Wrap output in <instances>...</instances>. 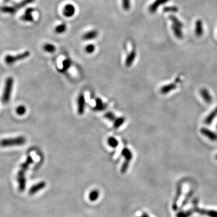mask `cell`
<instances>
[{"instance_id": "f1b7e54d", "label": "cell", "mask_w": 217, "mask_h": 217, "mask_svg": "<svg viewBox=\"0 0 217 217\" xmlns=\"http://www.w3.org/2000/svg\"><path fill=\"white\" fill-rule=\"evenodd\" d=\"M130 0H122V7L125 10H129L131 7Z\"/></svg>"}, {"instance_id": "ffe728a7", "label": "cell", "mask_w": 217, "mask_h": 217, "mask_svg": "<svg viewBox=\"0 0 217 217\" xmlns=\"http://www.w3.org/2000/svg\"><path fill=\"white\" fill-rule=\"evenodd\" d=\"M203 32V27H202V23L201 20H199L196 23L195 25V33L197 36H201L202 35V33Z\"/></svg>"}, {"instance_id": "836d02e7", "label": "cell", "mask_w": 217, "mask_h": 217, "mask_svg": "<svg viewBox=\"0 0 217 217\" xmlns=\"http://www.w3.org/2000/svg\"><path fill=\"white\" fill-rule=\"evenodd\" d=\"M105 117L107 119H108L109 120H110V121H115V115H113V113H112L110 112H107L106 114L105 115Z\"/></svg>"}, {"instance_id": "44dd1931", "label": "cell", "mask_w": 217, "mask_h": 217, "mask_svg": "<svg viewBox=\"0 0 217 217\" xmlns=\"http://www.w3.org/2000/svg\"><path fill=\"white\" fill-rule=\"evenodd\" d=\"M44 49L46 51V52L49 53H53L56 51V47L51 44H46L43 47Z\"/></svg>"}, {"instance_id": "484cf974", "label": "cell", "mask_w": 217, "mask_h": 217, "mask_svg": "<svg viewBox=\"0 0 217 217\" xmlns=\"http://www.w3.org/2000/svg\"><path fill=\"white\" fill-rule=\"evenodd\" d=\"M106 106L103 104L102 101L100 98L96 100V107L95 109L97 110H102L106 108Z\"/></svg>"}, {"instance_id": "d6986e66", "label": "cell", "mask_w": 217, "mask_h": 217, "mask_svg": "<svg viewBox=\"0 0 217 217\" xmlns=\"http://www.w3.org/2000/svg\"><path fill=\"white\" fill-rule=\"evenodd\" d=\"M122 156L124 157L126 159V160L130 162L132 159V153L130 150H129L127 148H124L122 151Z\"/></svg>"}, {"instance_id": "6da1fadb", "label": "cell", "mask_w": 217, "mask_h": 217, "mask_svg": "<svg viewBox=\"0 0 217 217\" xmlns=\"http://www.w3.org/2000/svg\"><path fill=\"white\" fill-rule=\"evenodd\" d=\"M26 143V138L23 136L3 139L0 141L1 147H12L22 146Z\"/></svg>"}, {"instance_id": "4fadbf2b", "label": "cell", "mask_w": 217, "mask_h": 217, "mask_svg": "<svg viewBox=\"0 0 217 217\" xmlns=\"http://www.w3.org/2000/svg\"><path fill=\"white\" fill-rule=\"evenodd\" d=\"M33 162V159H32V156H30V155H28V156L27 158V159H26V160H25V161L24 162H23L21 165H20V170L25 172V171L28 170V167H30V165L32 164Z\"/></svg>"}, {"instance_id": "603a6c76", "label": "cell", "mask_w": 217, "mask_h": 217, "mask_svg": "<svg viewBox=\"0 0 217 217\" xmlns=\"http://www.w3.org/2000/svg\"><path fill=\"white\" fill-rule=\"evenodd\" d=\"M125 121V118L124 117H121L118 118L117 119H115L114 121V123H113V127L115 129H118L120 126H122V124Z\"/></svg>"}, {"instance_id": "52a82bcc", "label": "cell", "mask_w": 217, "mask_h": 217, "mask_svg": "<svg viewBox=\"0 0 217 217\" xmlns=\"http://www.w3.org/2000/svg\"><path fill=\"white\" fill-rule=\"evenodd\" d=\"M200 93L201 97L204 100V101L206 103H208V104H211V103L212 102L213 98H212L211 94H210L209 91L207 89L202 88L200 89Z\"/></svg>"}, {"instance_id": "8d00e7d4", "label": "cell", "mask_w": 217, "mask_h": 217, "mask_svg": "<svg viewBox=\"0 0 217 217\" xmlns=\"http://www.w3.org/2000/svg\"><path fill=\"white\" fill-rule=\"evenodd\" d=\"M140 217H149V216H148V215L147 213H143V214L142 215V216H140Z\"/></svg>"}, {"instance_id": "277c9868", "label": "cell", "mask_w": 217, "mask_h": 217, "mask_svg": "<svg viewBox=\"0 0 217 217\" xmlns=\"http://www.w3.org/2000/svg\"><path fill=\"white\" fill-rule=\"evenodd\" d=\"M200 133L202 134L203 135L208 138L209 139H210L212 141H217V133L215 132L212 131L211 130L203 127L200 129Z\"/></svg>"}, {"instance_id": "cb8c5ba5", "label": "cell", "mask_w": 217, "mask_h": 217, "mask_svg": "<svg viewBox=\"0 0 217 217\" xmlns=\"http://www.w3.org/2000/svg\"><path fill=\"white\" fill-rule=\"evenodd\" d=\"M66 25L65 24H61L59 25H57L55 28V32L56 33L61 34L66 32Z\"/></svg>"}, {"instance_id": "9a60e30c", "label": "cell", "mask_w": 217, "mask_h": 217, "mask_svg": "<svg viewBox=\"0 0 217 217\" xmlns=\"http://www.w3.org/2000/svg\"><path fill=\"white\" fill-rule=\"evenodd\" d=\"M195 211L201 215H208L209 217H217V211L213 210H205L197 208Z\"/></svg>"}, {"instance_id": "ba28073f", "label": "cell", "mask_w": 217, "mask_h": 217, "mask_svg": "<svg viewBox=\"0 0 217 217\" xmlns=\"http://www.w3.org/2000/svg\"><path fill=\"white\" fill-rule=\"evenodd\" d=\"M76 12V8L75 7L71 4H66L63 10L64 15L66 17L70 18L73 16Z\"/></svg>"}, {"instance_id": "74e56055", "label": "cell", "mask_w": 217, "mask_h": 217, "mask_svg": "<svg viewBox=\"0 0 217 217\" xmlns=\"http://www.w3.org/2000/svg\"><path fill=\"white\" fill-rule=\"evenodd\" d=\"M215 159H216V160H217V154H216V156H215Z\"/></svg>"}, {"instance_id": "83f0119b", "label": "cell", "mask_w": 217, "mask_h": 217, "mask_svg": "<svg viewBox=\"0 0 217 217\" xmlns=\"http://www.w3.org/2000/svg\"><path fill=\"white\" fill-rule=\"evenodd\" d=\"M172 30L174 32V34L175 36L177 37H182V33L181 32V30H180V27L174 25L172 26Z\"/></svg>"}, {"instance_id": "5b68a950", "label": "cell", "mask_w": 217, "mask_h": 217, "mask_svg": "<svg viewBox=\"0 0 217 217\" xmlns=\"http://www.w3.org/2000/svg\"><path fill=\"white\" fill-rule=\"evenodd\" d=\"M17 178L19 184V189L20 191H24L26 187V179L25 177V172L19 170L18 173Z\"/></svg>"}, {"instance_id": "30bf717a", "label": "cell", "mask_w": 217, "mask_h": 217, "mask_svg": "<svg viewBox=\"0 0 217 217\" xmlns=\"http://www.w3.org/2000/svg\"><path fill=\"white\" fill-rule=\"evenodd\" d=\"M176 83H172L168 84L162 86L160 89V92L162 94H167L171 91L175 90L177 88Z\"/></svg>"}, {"instance_id": "d6a6232c", "label": "cell", "mask_w": 217, "mask_h": 217, "mask_svg": "<svg viewBox=\"0 0 217 217\" xmlns=\"http://www.w3.org/2000/svg\"><path fill=\"white\" fill-rule=\"evenodd\" d=\"M129 161L126 160L122 164L121 168V172L122 173H125L127 171L128 167H129Z\"/></svg>"}, {"instance_id": "5bb4252c", "label": "cell", "mask_w": 217, "mask_h": 217, "mask_svg": "<svg viewBox=\"0 0 217 217\" xmlns=\"http://www.w3.org/2000/svg\"><path fill=\"white\" fill-rule=\"evenodd\" d=\"M168 0H156V1L153 3L149 7V11L151 13H154L156 11L159 6L161 4L167 3Z\"/></svg>"}, {"instance_id": "7a4b0ae2", "label": "cell", "mask_w": 217, "mask_h": 217, "mask_svg": "<svg viewBox=\"0 0 217 217\" xmlns=\"http://www.w3.org/2000/svg\"><path fill=\"white\" fill-rule=\"evenodd\" d=\"M13 83L14 80L12 77H8L6 78L2 95V102L4 104H7L11 99Z\"/></svg>"}, {"instance_id": "7c38bea8", "label": "cell", "mask_w": 217, "mask_h": 217, "mask_svg": "<svg viewBox=\"0 0 217 217\" xmlns=\"http://www.w3.org/2000/svg\"><path fill=\"white\" fill-rule=\"evenodd\" d=\"M217 117V107H216L204 119V123L207 125H210Z\"/></svg>"}, {"instance_id": "d4e9b609", "label": "cell", "mask_w": 217, "mask_h": 217, "mask_svg": "<svg viewBox=\"0 0 217 217\" xmlns=\"http://www.w3.org/2000/svg\"><path fill=\"white\" fill-rule=\"evenodd\" d=\"M26 111H27L26 107H25V106H23V105L19 106L16 109V113L19 116L24 115L26 113Z\"/></svg>"}, {"instance_id": "8fae6325", "label": "cell", "mask_w": 217, "mask_h": 217, "mask_svg": "<svg viewBox=\"0 0 217 217\" xmlns=\"http://www.w3.org/2000/svg\"><path fill=\"white\" fill-rule=\"evenodd\" d=\"M35 11V9L33 8H27L24 15L21 17L22 20H24V21H28V22H33L34 20L33 16H32V13Z\"/></svg>"}, {"instance_id": "9c48e42d", "label": "cell", "mask_w": 217, "mask_h": 217, "mask_svg": "<svg viewBox=\"0 0 217 217\" xmlns=\"http://www.w3.org/2000/svg\"><path fill=\"white\" fill-rule=\"evenodd\" d=\"M46 187V183L45 182H40L37 184L32 186L29 191L30 195L35 194L38 191L42 190Z\"/></svg>"}, {"instance_id": "8992f818", "label": "cell", "mask_w": 217, "mask_h": 217, "mask_svg": "<svg viewBox=\"0 0 217 217\" xmlns=\"http://www.w3.org/2000/svg\"><path fill=\"white\" fill-rule=\"evenodd\" d=\"M77 104H78V113L79 115L83 114L85 112V98L83 94H80L78 95V100H77Z\"/></svg>"}, {"instance_id": "e575fe53", "label": "cell", "mask_w": 217, "mask_h": 217, "mask_svg": "<svg viewBox=\"0 0 217 217\" xmlns=\"http://www.w3.org/2000/svg\"><path fill=\"white\" fill-rule=\"evenodd\" d=\"M165 12H177V8L175 7H167L164 8Z\"/></svg>"}, {"instance_id": "7402d4cb", "label": "cell", "mask_w": 217, "mask_h": 217, "mask_svg": "<svg viewBox=\"0 0 217 217\" xmlns=\"http://www.w3.org/2000/svg\"><path fill=\"white\" fill-rule=\"evenodd\" d=\"M99 191L97 190H94L90 192L89 195V198L90 201H94L97 200L99 197Z\"/></svg>"}, {"instance_id": "ab89813d", "label": "cell", "mask_w": 217, "mask_h": 217, "mask_svg": "<svg viewBox=\"0 0 217 217\" xmlns=\"http://www.w3.org/2000/svg\"><path fill=\"white\" fill-rule=\"evenodd\" d=\"M216 128L217 129V123H216Z\"/></svg>"}, {"instance_id": "2e32d148", "label": "cell", "mask_w": 217, "mask_h": 217, "mask_svg": "<svg viewBox=\"0 0 217 217\" xmlns=\"http://www.w3.org/2000/svg\"><path fill=\"white\" fill-rule=\"evenodd\" d=\"M136 51L133 50L128 55V56L127 57V59L126 60L125 64H126V66L127 67H129L133 64L134 60H135V59L136 58Z\"/></svg>"}, {"instance_id": "4dcf8cb0", "label": "cell", "mask_w": 217, "mask_h": 217, "mask_svg": "<svg viewBox=\"0 0 217 217\" xmlns=\"http://www.w3.org/2000/svg\"><path fill=\"white\" fill-rule=\"evenodd\" d=\"M95 47L94 45L89 44L85 47V51L88 54H91L95 51Z\"/></svg>"}, {"instance_id": "e0dca14e", "label": "cell", "mask_w": 217, "mask_h": 217, "mask_svg": "<svg viewBox=\"0 0 217 217\" xmlns=\"http://www.w3.org/2000/svg\"><path fill=\"white\" fill-rule=\"evenodd\" d=\"M98 36V32L96 30H92L86 33L83 36V39L85 40H90L95 39Z\"/></svg>"}, {"instance_id": "4316f807", "label": "cell", "mask_w": 217, "mask_h": 217, "mask_svg": "<svg viewBox=\"0 0 217 217\" xmlns=\"http://www.w3.org/2000/svg\"><path fill=\"white\" fill-rule=\"evenodd\" d=\"M108 143L110 147H112L113 148H115L118 146V142L115 138L110 137L108 139Z\"/></svg>"}, {"instance_id": "1f68e13d", "label": "cell", "mask_w": 217, "mask_h": 217, "mask_svg": "<svg viewBox=\"0 0 217 217\" xmlns=\"http://www.w3.org/2000/svg\"><path fill=\"white\" fill-rule=\"evenodd\" d=\"M71 66V62L69 60H65L64 61H63V69H62V71H66L67 69H69V68Z\"/></svg>"}, {"instance_id": "f546056e", "label": "cell", "mask_w": 217, "mask_h": 217, "mask_svg": "<svg viewBox=\"0 0 217 217\" xmlns=\"http://www.w3.org/2000/svg\"><path fill=\"white\" fill-rule=\"evenodd\" d=\"M170 19H171V20H172V22L174 23V25H176V26H177V27H182V26H183V25H182V24L179 21V20L176 18H175V16H170Z\"/></svg>"}, {"instance_id": "d590c367", "label": "cell", "mask_w": 217, "mask_h": 217, "mask_svg": "<svg viewBox=\"0 0 217 217\" xmlns=\"http://www.w3.org/2000/svg\"><path fill=\"white\" fill-rule=\"evenodd\" d=\"M191 213V212H189L188 213L184 212H180L177 213V217H188V216H189V215Z\"/></svg>"}, {"instance_id": "3957f363", "label": "cell", "mask_w": 217, "mask_h": 217, "mask_svg": "<svg viewBox=\"0 0 217 217\" xmlns=\"http://www.w3.org/2000/svg\"><path fill=\"white\" fill-rule=\"evenodd\" d=\"M30 53L29 52V51H27L24 53H22L15 55V56L7 55L5 57L4 60H5V62L6 63V64L10 65L15 64L18 61L22 60H24L27 58L28 56H30Z\"/></svg>"}, {"instance_id": "f35d334b", "label": "cell", "mask_w": 217, "mask_h": 217, "mask_svg": "<svg viewBox=\"0 0 217 217\" xmlns=\"http://www.w3.org/2000/svg\"><path fill=\"white\" fill-rule=\"evenodd\" d=\"M9 1V0H6V2H7V1Z\"/></svg>"}, {"instance_id": "ac0fdd59", "label": "cell", "mask_w": 217, "mask_h": 217, "mask_svg": "<svg viewBox=\"0 0 217 217\" xmlns=\"http://www.w3.org/2000/svg\"><path fill=\"white\" fill-rule=\"evenodd\" d=\"M34 1H35V0H23V1H22L21 2H20L19 3H18V4H15L14 6H13V7L14 8V9L15 10V11L16 12L18 9H19L20 8H23V7L27 6L28 4L33 3Z\"/></svg>"}]
</instances>
